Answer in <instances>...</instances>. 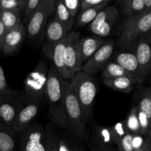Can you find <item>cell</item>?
<instances>
[{"mask_svg": "<svg viewBox=\"0 0 151 151\" xmlns=\"http://www.w3.org/2000/svg\"><path fill=\"white\" fill-rule=\"evenodd\" d=\"M63 81L55 68L50 64L45 91L49 105V117L53 125L67 130L63 104Z\"/></svg>", "mask_w": 151, "mask_h": 151, "instance_id": "cell-1", "label": "cell"}, {"mask_svg": "<svg viewBox=\"0 0 151 151\" xmlns=\"http://www.w3.org/2000/svg\"><path fill=\"white\" fill-rule=\"evenodd\" d=\"M16 146V132L0 122V151L14 150Z\"/></svg>", "mask_w": 151, "mask_h": 151, "instance_id": "cell-23", "label": "cell"}, {"mask_svg": "<svg viewBox=\"0 0 151 151\" xmlns=\"http://www.w3.org/2000/svg\"><path fill=\"white\" fill-rule=\"evenodd\" d=\"M133 137L134 134L128 133L125 137L119 139L116 145L117 151H135L133 146Z\"/></svg>", "mask_w": 151, "mask_h": 151, "instance_id": "cell-33", "label": "cell"}, {"mask_svg": "<svg viewBox=\"0 0 151 151\" xmlns=\"http://www.w3.org/2000/svg\"><path fill=\"white\" fill-rule=\"evenodd\" d=\"M28 0H19V10H20L21 13H23L25 7H26L27 4Z\"/></svg>", "mask_w": 151, "mask_h": 151, "instance_id": "cell-42", "label": "cell"}, {"mask_svg": "<svg viewBox=\"0 0 151 151\" xmlns=\"http://www.w3.org/2000/svg\"><path fill=\"white\" fill-rule=\"evenodd\" d=\"M146 139L147 138L142 136L141 134H134V137H133V146H134V148L135 151L139 149L144 145Z\"/></svg>", "mask_w": 151, "mask_h": 151, "instance_id": "cell-38", "label": "cell"}, {"mask_svg": "<svg viewBox=\"0 0 151 151\" xmlns=\"http://www.w3.org/2000/svg\"><path fill=\"white\" fill-rule=\"evenodd\" d=\"M102 76L103 79H114L119 77L131 76V75L117 63L111 60L102 71Z\"/></svg>", "mask_w": 151, "mask_h": 151, "instance_id": "cell-26", "label": "cell"}, {"mask_svg": "<svg viewBox=\"0 0 151 151\" xmlns=\"http://www.w3.org/2000/svg\"><path fill=\"white\" fill-rule=\"evenodd\" d=\"M93 137L96 147L109 150L116 151V143L112 136L111 127H103L94 122L93 126Z\"/></svg>", "mask_w": 151, "mask_h": 151, "instance_id": "cell-18", "label": "cell"}, {"mask_svg": "<svg viewBox=\"0 0 151 151\" xmlns=\"http://www.w3.org/2000/svg\"><path fill=\"white\" fill-rule=\"evenodd\" d=\"M90 151H114V150H105V149H103V148H100V147H96V146H94V147H93L91 149V150Z\"/></svg>", "mask_w": 151, "mask_h": 151, "instance_id": "cell-43", "label": "cell"}, {"mask_svg": "<svg viewBox=\"0 0 151 151\" xmlns=\"http://www.w3.org/2000/svg\"><path fill=\"white\" fill-rule=\"evenodd\" d=\"M55 17L68 31L70 32L75 24V18L72 17L63 4V0L55 1Z\"/></svg>", "mask_w": 151, "mask_h": 151, "instance_id": "cell-24", "label": "cell"}, {"mask_svg": "<svg viewBox=\"0 0 151 151\" xmlns=\"http://www.w3.org/2000/svg\"><path fill=\"white\" fill-rule=\"evenodd\" d=\"M69 32V31H68L58 21L53 19L47 24L44 35L47 39V43L55 44L67 36Z\"/></svg>", "mask_w": 151, "mask_h": 151, "instance_id": "cell-21", "label": "cell"}, {"mask_svg": "<svg viewBox=\"0 0 151 151\" xmlns=\"http://www.w3.org/2000/svg\"><path fill=\"white\" fill-rule=\"evenodd\" d=\"M117 9L125 17L137 16L151 10V0H120Z\"/></svg>", "mask_w": 151, "mask_h": 151, "instance_id": "cell-17", "label": "cell"}, {"mask_svg": "<svg viewBox=\"0 0 151 151\" xmlns=\"http://www.w3.org/2000/svg\"><path fill=\"white\" fill-rule=\"evenodd\" d=\"M135 106L137 110L143 112L151 119V89L149 87H142L138 89L134 96Z\"/></svg>", "mask_w": 151, "mask_h": 151, "instance_id": "cell-22", "label": "cell"}, {"mask_svg": "<svg viewBox=\"0 0 151 151\" xmlns=\"http://www.w3.org/2000/svg\"><path fill=\"white\" fill-rule=\"evenodd\" d=\"M71 151H81V150H80V149L78 148L77 147H73V146H72V149H71Z\"/></svg>", "mask_w": 151, "mask_h": 151, "instance_id": "cell-44", "label": "cell"}, {"mask_svg": "<svg viewBox=\"0 0 151 151\" xmlns=\"http://www.w3.org/2000/svg\"><path fill=\"white\" fill-rule=\"evenodd\" d=\"M39 100L28 97H27L24 102L22 100V105L13 125V131L16 133H20L30 125L39 111Z\"/></svg>", "mask_w": 151, "mask_h": 151, "instance_id": "cell-12", "label": "cell"}, {"mask_svg": "<svg viewBox=\"0 0 151 151\" xmlns=\"http://www.w3.org/2000/svg\"><path fill=\"white\" fill-rule=\"evenodd\" d=\"M113 40L105 41L100 48L82 66L81 72L91 75L103 71L109 61L111 60L115 48Z\"/></svg>", "mask_w": 151, "mask_h": 151, "instance_id": "cell-11", "label": "cell"}, {"mask_svg": "<svg viewBox=\"0 0 151 151\" xmlns=\"http://www.w3.org/2000/svg\"><path fill=\"white\" fill-rule=\"evenodd\" d=\"M46 142H47V150L46 151H58L59 137L56 131L55 127L51 122H48L45 127Z\"/></svg>", "mask_w": 151, "mask_h": 151, "instance_id": "cell-28", "label": "cell"}, {"mask_svg": "<svg viewBox=\"0 0 151 151\" xmlns=\"http://www.w3.org/2000/svg\"><path fill=\"white\" fill-rule=\"evenodd\" d=\"M26 35V29L22 23L17 27L6 31L0 51L4 55L13 54L20 48Z\"/></svg>", "mask_w": 151, "mask_h": 151, "instance_id": "cell-16", "label": "cell"}, {"mask_svg": "<svg viewBox=\"0 0 151 151\" xmlns=\"http://www.w3.org/2000/svg\"><path fill=\"white\" fill-rule=\"evenodd\" d=\"M63 4L72 17H76L81 7L80 0H63Z\"/></svg>", "mask_w": 151, "mask_h": 151, "instance_id": "cell-35", "label": "cell"}, {"mask_svg": "<svg viewBox=\"0 0 151 151\" xmlns=\"http://www.w3.org/2000/svg\"><path fill=\"white\" fill-rule=\"evenodd\" d=\"M22 103V94L10 89L0 95V122L13 129L17 114Z\"/></svg>", "mask_w": 151, "mask_h": 151, "instance_id": "cell-10", "label": "cell"}, {"mask_svg": "<svg viewBox=\"0 0 151 151\" xmlns=\"http://www.w3.org/2000/svg\"><path fill=\"white\" fill-rule=\"evenodd\" d=\"M42 2L43 0H28L27 4L24 10L22 13L23 14L22 24H24V26L26 25L28 20L30 19L31 16L34 14V13L38 10V8L40 7Z\"/></svg>", "mask_w": 151, "mask_h": 151, "instance_id": "cell-31", "label": "cell"}, {"mask_svg": "<svg viewBox=\"0 0 151 151\" xmlns=\"http://www.w3.org/2000/svg\"><path fill=\"white\" fill-rule=\"evenodd\" d=\"M137 116L139 123L140 134L145 138H150V119L145 114L139 110H137Z\"/></svg>", "mask_w": 151, "mask_h": 151, "instance_id": "cell-30", "label": "cell"}, {"mask_svg": "<svg viewBox=\"0 0 151 151\" xmlns=\"http://www.w3.org/2000/svg\"><path fill=\"white\" fill-rule=\"evenodd\" d=\"M49 67L47 60L41 58L36 67L27 75L24 81L27 97L40 100L45 96Z\"/></svg>", "mask_w": 151, "mask_h": 151, "instance_id": "cell-5", "label": "cell"}, {"mask_svg": "<svg viewBox=\"0 0 151 151\" xmlns=\"http://www.w3.org/2000/svg\"><path fill=\"white\" fill-rule=\"evenodd\" d=\"M125 125L128 132L132 134H140L139 123L137 116V108L134 106L129 112V114L125 120Z\"/></svg>", "mask_w": 151, "mask_h": 151, "instance_id": "cell-29", "label": "cell"}, {"mask_svg": "<svg viewBox=\"0 0 151 151\" xmlns=\"http://www.w3.org/2000/svg\"><path fill=\"white\" fill-rule=\"evenodd\" d=\"M111 0H81V11L86 9L94 8V7H102V6L110 5Z\"/></svg>", "mask_w": 151, "mask_h": 151, "instance_id": "cell-34", "label": "cell"}, {"mask_svg": "<svg viewBox=\"0 0 151 151\" xmlns=\"http://www.w3.org/2000/svg\"><path fill=\"white\" fill-rule=\"evenodd\" d=\"M80 38L81 35L78 32L71 30L68 34L64 52V62L68 80L77 72H81L82 69L83 62L79 47Z\"/></svg>", "mask_w": 151, "mask_h": 151, "instance_id": "cell-9", "label": "cell"}, {"mask_svg": "<svg viewBox=\"0 0 151 151\" xmlns=\"http://www.w3.org/2000/svg\"><path fill=\"white\" fill-rule=\"evenodd\" d=\"M69 81L87 124L92 120L94 100L98 91L97 81L91 75L81 71L75 74Z\"/></svg>", "mask_w": 151, "mask_h": 151, "instance_id": "cell-4", "label": "cell"}, {"mask_svg": "<svg viewBox=\"0 0 151 151\" xmlns=\"http://www.w3.org/2000/svg\"><path fill=\"white\" fill-rule=\"evenodd\" d=\"M136 151H151L150 138L146 139L144 145L139 149H138V150H137Z\"/></svg>", "mask_w": 151, "mask_h": 151, "instance_id": "cell-40", "label": "cell"}, {"mask_svg": "<svg viewBox=\"0 0 151 151\" xmlns=\"http://www.w3.org/2000/svg\"><path fill=\"white\" fill-rule=\"evenodd\" d=\"M106 86L114 91L128 93L132 91L137 85V81L131 76H122L114 79H103Z\"/></svg>", "mask_w": 151, "mask_h": 151, "instance_id": "cell-20", "label": "cell"}, {"mask_svg": "<svg viewBox=\"0 0 151 151\" xmlns=\"http://www.w3.org/2000/svg\"><path fill=\"white\" fill-rule=\"evenodd\" d=\"M72 146L68 142L67 140L64 137H60L58 141V151H71Z\"/></svg>", "mask_w": 151, "mask_h": 151, "instance_id": "cell-39", "label": "cell"}, {"mask_svg": "<svg viewBox=\"0 0 151 151\" xmlns=\"http://www.w3.org/2000/svg\"><path fill=\"white\" fill-rule=\"evenodd\" d=\"M10 151H16V150L14 149V150H10Z\"/></svg>", "mask_w": 151, "mask_h": 151, "instance_id": "cell-45", "label": "cell"}, {"mask_svg": "<svg viewBox=\"0 0 151 151\" xmlns=\"http://www.w3.org/2000/svg\"><path fill=\"white\" fill-rule=\"evenodd\" d=\"M1 10H19V0H1L0 11Z\"/></svg>", "mask_w": 151, "mask_h": 151, "instance_id": "cell-36", "label": "cell"}, {"mask_svg": "<svg viewBox=\"0 0 151 151\" xmlns=\"http://www.w3.org/2000/svg\"><path fill=\"white\" fill-rule=\"evenodd\" d=\"M0 21L6 31L10 30L22 23V13L19 10H1L0 11Z\"/></svg>", "mask_w": 151, "mask_h": 151, "instance_id": "cell-25", "label": "cell"}, {"mask_svg": "<svg viewBox=\"0 0 151 151\" xmlns=\"http://www.w3.org/2000/svg\"><path fill=\"white\" fill-rule=\"evenodd\" d=\"M105 7H106L102 6V7L86 9L81 11L76 19L77 25L78 27H84L86 25L90 24L94 20L98 13Z\"/></svg>", "mask_w": 151, "mask_h": 151, "instance_id": "cell-27", "label": "cell"}, {"mask_svg": "<svg viewBox=\"0 0 151 151\" xmlns=\"http://www.w3.org/2000/svg\"><path fill=\"white\" fill-rule=\"evenodd\" d=\"M6 32V29L4 28V25L2 24V23L0 21V50H1V44H2V41L3 38H4V35H5Z\"/></svg>", "mask_w": 151, "mask_h": 151, "instance_id": "cell-41", "label": "cell"}, {"mask_svg": "<svg viewBox=\"0 0 151 151\" xmlns=\"http://www.w3.org/2000/svg\"><path fill=\"white\" fill-rule=\"evenodd\" d=\"M151 35L150 33L141 37L137 41L134 49L138 61L142 76L145 80L147 78L151 69Z\"/></svg>", "mask_w": 151, "mask_h": 151, "instance_id": "cell-14", "label": "cell"}, {"mask_svg": "<svg viewBox=\"0 0 151 151\" xmlns=\"http://www.w3.org/2000/svg\"><path fill=\"white\" fill-rule=\"evenodd\" d=\"M105 40L101 37L88 36L80 38L79 47L82 62L87 61L104 44Z\"/></svg>", "mask_w": 151, "mask_h": 151, "instance_id": "cell-19", "label": "cell"}, {"mask_svg": "<svg viewBox=\"0 0 151 151\" xmlns=\"http://www.w3.org/2000/svg\"><path fill=\"white\" fill-rule=\"evenodd\" d=\"M0 2H1V0H0Z\"/></svg>", "mask_w": 151, "mask_h": 151, "instance_id": "cell-46", "label": "cell"}, {"mask_svg": "<svg viewBox=\"0 0 151 151\" xmlns=\"http://www.w3.org/2000/svg\"><path fill=\"white\" fill-rule=\"evenodd\" d=\"M111 131L112 136H113L114 139L116 143V145L119 139H121L128 133H129L127 129L126 125H125V120L116 122L113 126H111Z\"/></svg>", "mask_w": 151, "mask_h": 151, "instance_id": "cell-32", "label": "cell"}, {"mask_svg": "<svg viewBox=\"0 0 151 151\" xmlns=\"http://www.w3.org/2000/svg\"><path fill=\"white\" fill-rule=\"evenodd\" d=\"M67 36L55 44H47L44 47V51L48 58L52 60V66L55 68L63 80H68L64 62V52L67 42Z\"/></svg>", "mask_w": 151, "mask_h": 151, "instance_id": "cell-13", "label": "cell"}, {"mask_svg": "<svg viewBox=\"0 0 151 151\" xmlns=\"http://www.w3.org/2000/svg\"><path fill=\"white\" fill-rule=\"evenodd\" d=\"M55 0H43V2L26 24V33L30 39H38L44 35L50 16L55 11Z\"/></svg>", "mask_w": 151, "mask_h": 151, "instance_id": "cell-6", "label": "cell"}, {"mask_svg": "<svg viewBox=\"0 0 151 151\" xmlns=\"http://www.w3.org/2000/svg\"><path fill=\"white\" fill-rule=\"evenodd\" d=\"M151 10L137 16L125 17L120 26V33L116 44L122 50L134 52L137 41L150 33Z\"/></svg>", "mask_w": 151, "mask_h": 151, "instance_id": "cell-3", "label": "cell"}, {"mask_svg": "<svg viewBox=\"0 0 151 151\" xmlns=\"http://www.w3.org/2000/svg\"><path fill=\"white\" fill-rule=\"evenodd\" d=\"M120 13L117 7L109 5L98 13L94 20L88 24V29L96 36L107 37L111 34L119 19Z\"/></svg>", "mask_w": 151, "mask_h": 151, "instance_id": "cell-7", "label": "cell"}, {"mask_svg": "<svg viewBox=\"0 0 151 151\" xmlns=\"http://www.w3.org/2000/svg\"><path fill=\"white\" fill-rule=\"evenodd\" d=\"M63 104L67 130L80 140H87L89 136L82 109L69 80L63 81Z\"/></svg>", "mask_w": 151, "mask_h": 151, "instance_id": "cell-2", "label": "cell"}, {"mask_svg": "<svg viewBox=\"0 0 151 151\" xmlns=\"http://www.w3.org/2000/svg\"><path fill=\"white\" fill-rule=\"evenodd\" d=\"M10 89H11V88L9 87V86L7 85V81H6L4 69L0 64V95L7 92Z\"/></svg>", "mask_w": 151, "mask_h": 151, "instance_id": "cell-37", "label": "cell"}, {"mask_svg": "<svg viewBox=\"0 0 151 151\" xmlns=\"http://www.w3.org/2000/svg\"><path fill=\"white\" fill-rule=\"evenodd\" d=\"M112 60L117 63L128 72L137 81L138 84L142 83L145 81L134 52L126 50H119L114 55Z\"/></svg>", "mask_w": 151, "mask_h": 151, "instance_id": "cell-15", "label": "cell"}, {"mask_svg": "<svg viewBox=\"0 0 151 151\" xmlns=\"http://www.w3.org/2000/svg\"><path fill=\"white\" fill-rule=\"evenodd\" d=\"M21 151H46L45 128L38 123H31L20 132Z\"/></svg>", "mask_w": 151, "mask_h": 151, "instance_id": "cell-8", "label": "cell"}]
</instances>
